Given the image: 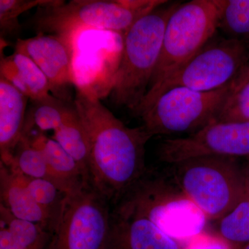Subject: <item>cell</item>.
Returning <instances> with one entry per match:
<instances>
[{
	"instance_id": "484cf974",
	"label": "cell",
	"mask_w": 249,
	"mask_h": 249,
	"mask_svg": "<svg viewBox=\"0 0 249 249\" xmlns=\"http://www.w3.org/2000/svg\"><path fill=\"white\" fill-rule=\"evenodd\" d=\"M232 246L219 234L204 231L184 242L181 249H232Z\"/></svg>"
},
{
	"instance_id": "6da1fadb",
	"label": "cell",
	"mask_w": 249,
	"mask_h": 249,
	"mask_svg": "<svg viewBox=\"0 0 249 249\" xmlns=\"http://www.w3.org/2000/svg\"><path fill=\"white\" fill-rule=\"evenodd\" d=\"M73 106L89 140L91 186L114 206L146 172L152 136L143 126L127 127L89 89L77 87Z\"/></svg>"
},
{
	"instance_id": "4316f807",
	"label": "cell",
	"mask_w": 249,
	"mask_h": 249,
	"mask_svg": "<svg viewBox=\"0 0 249 249\" xmlns=\"http://www.w3.org/2000/svg\"><path fill=\"white\" fill-rule=\"evenodd\" d=\"M249 82V61L242 67L240 71L237 73V76L234 78L231 83V91L234 90L238 89L241 86H242L245 83Z\"/></svg>"
},
{
	"instance_id": "cb8c5ba5",
	"label": "cell",
	"mask_w": 249,
	"mask_h": 249,
	"mask_svg": "<svg viewBox=\"0 0 249 249\" xmlns=\"http://www.w3.org/2000/svg\"><path fill=\"white\" fill-rule=\"evenodd\" d=\"M57 0H0L1 35L15 34L20 30L18 17L34 7L49 6Z\"/></svg>"
},
{
	"instance_id": "277c9868",
	"label": "cell",
	"mask_w": 249,
	"mask_h": 249,
	"mask_svg": "<svg viewBox=\"0 0 249 249\" xmlns=\"http://www.w3.org/2000/svg\"><path fill=\"white\" fill-rule=\"evenodd\" d=\"M164 0H57L37 8L29 25L37 34L75 37L84 29L111 31L124 36L140 18L163 6Z\"/></svg>"
},
{
	"instance_id": "7402d4cb",
	"label": "cell",
	"mask_w": 249,
	"mask_h": 249,
	"mask_svg": "<svg viewBox=\"0 0 249 249\" xmlns=\"http://www.w3.org/2000/svg\"><path fill=\"white\" fill-rule=\"evenodd\" d=\"M218 234L232 245L249 243V199L245 197L219 219Z\"/></svg>"
},
{
	"instance_id": "ac0fdd59",
	"label": "cell",
	"mask_w": 249,
	"mask_h": 249,
	"mask_svg": "<svg viewBox=\"0 0 249 249\" xmlns=\"http://www.w3.org/2000/svg\"><path fill=\"white\" fill-rule=\"evenodd\" d=\"M52 139L79 165L86 182L91 185L89 145L88 135L76 109L58 127L53 131Z\"/></svg>"
},
{
	"instance_id": "9a60e30c",
	"label": "cell",
	"mask_w": 249,
	"mask_h": 249,
	"mask_svg": "<svg viewBox=\"0 0 249 249\" xmlns=\"http://www.w3.org/2000/svg\"><path fill=\"white\" fill-rule=\"evenodd\" d=\"M1 204L18 219L40 224L52 232L50 222L33 197L27 177L16 168H8L0 162Z\"/></svg>"
},
{
	"instance_id": "52a82bcc",
	"label": "cell",
	"mask_w": 249,
	"mask_h": 249,
	"mask_svg": "<svg viewBox=\"0 0 249 249\" xmlns=\"http://www.w3.org/2000/svg\"><path fill=\"white\" fill-rule=\"evenodd\" d=\"M219 16L218 0H192L178 4L167 22L160 59L147 91L157 88L213 38Z\"/></svg>"
},
{
	"instance_id": "9c48e42d",
	"label": "cell",
	"mask_w": 249,
	"mask_h": 249,
	"mask_svg": "<svg viewBox=\"0 0 249 249\" xmlns=\"http://www.w3.org/2000/svg\"><path fill=\"white\" fill-rule=\"evenodd\" d=\"M110 205L92 186L66 196L48 249H109Z\"/></svg>"
},
{
	"instance_id": "5bb4252c",
	"label": "cell",
	"mask_w": 249,
	"mask_h": 249,
	"mask_svg": "<svg viewBox=\"0 0 249 249\" xmlns=\"http://www.w3.org/2000/svg\"><path fill=\"white\" fill-rule=\"evenodd\" d=\"M29 99L0 77V162L9 168L22 137Z\"/></svg>"
},
{
	"instance_id": "ba28073f",
	"label": "cell",
	"mask_w": 249,
	"mask_h": 249,
	"mask_svg": "<svg viewBox=\"0 0 249 249\" xmlns=\"http://www.w3.org/2000/svg\"><path fill=\"white\" fill-rule=\"evenodd\" d=\"M231 93V83L210 91L173 88L141 116L142 126L152 137L195 133L214 122Z\"/></svg>"
},
{
	"instance_id": "d4e9b609",
	"label": "cell",
	"mask_w": 249,
	"mask_h": 249,
	"mask_svg": "<svg viewBox=\"0 0 249 249\" xmlns=\"http://www.w3.org/2000/svg\"><path fill=\"white\" fill-rule=\"evenodd\" d=\"M247 121H249V82L231 91L213 123Z\"/></svg>"
},
{
	"instance_id": "f1b7e54d",
	"label": "cell",
	"mask_w": 249,
	"mask_h": 249,
	"mask_svg": "<svg viewBox=\"0 0 249 249\" xmlns=\"http://www.w3.org/2000/svg\"><path fill=\"white\" fill-rule=\"evenodd\" d=\"M249 249V243L247 245L242 246V249Z\"/></svg>"
},
{
	"instance_id": "603a6c76",
	"label": "cell",
	"mask_w": 249,
	"mask_h": 249,
	"mask_svg": "<svg viewBox=\"0 0 249 249\" xmlns=\"http://www.w3.org/2000/svg\"><path fill=\"white\" fill-rule=\"evenodd\" d=\"M9 168V167H8ZM11 168H16L29 178L50 181L48 164L43 154L31 145L29 139L22 137L14 155Z\"/></svg>"
},
{
	"instance_id": "d6986e66",
	"label": "cell",
	"mask_w": 249,
	"mask_h": 249,
	"mask_svg": "<svg viewBox=\"0 0 249 249\" xmlns=\"http://www.w3.org/2000/svg\"><path fill=\"white\" fill-rule=\"evenodd\" d=\"M0 222L4 223L23 249H48L52 232L40 224L18 219L0 204Z\"/></svg>"
},
{
	"instance_id": "83f0119b",
	"label": "cell",
	"mask_w": 249,
	"mask_h": 249,
	"mask_svg": "<svg viewBox=\"0 0 249 249\" xmlns=\"http://www.w3.org/2000/svg\"><path fill=\"white\" fill-rule=\"evenodd\" d=\"M244 183H245V196L249 199V158L243 165Z\"/></svg>"
},
{
	"instance_id": "44dd1931",
	"label": "cell",
	"mask_w": 249,
	"mask_h": 249,
	"mask_svg": "<svg viewBox=\"0 0 249 249\" xmlns=\"http://www.w3.org/2000/svg\"><path fill=\"white\" fill-rule=\"evenodd\" d=\"M219 28L229 38L241 40L249 35V0H218Z\"/></svg>"
},
{
	"instance_id": "3957f363",
	"label": "cell",
	"mask_w": 249,
	"mask_h": 249,
	"mask_svg": "<svg viewBox=\"0 0 249 249\" xmlns=\"http://www.w3.org/2000/svg\"><path fill=\"white\" fill-rule=\"evenodd\" d=\"M178 4L160 6L140 18L123 36L120 61L111 99L118 106L138 110L160 59L165 27Z\"/></svg>"
},
{
	"instance_id": "8fae6325",
	"label": "cell",
	"mask_w": 249,
	"mask_h": 249,
	"mask_svg": "<svg viewBox=\"0 0 249 249\" xmlns=\"http://www.w3.org/2000/svg\"><path fill=\"white\" fill-rule=\"evenodd\" d=\"M75 37L57 34H37L35 37L18 39L15 52L25 54L43 72L53 96L71 102L74 85L73 60Z\"/></svg>"
},
{
	"instance_id": "7a4b0ae2",
	"label": "cell",
	"mask_w": 249,
	"mask_h": 249,
	"mask_svg": "<svg viewBox=\"0 0 249 249\" xmlns=\"http://www.w3.org/2000/svg\"><path fill=\"white\" fill-rule=\"evenodd\" d=\"M112 211L145 218L179 244L204 232L209 219L185 195L167 168H147Z\"/></svg>"
},
{
	"instance_id": "2e32d148",
	"label": "cell",
	"mask_w": 249,
	"mask_h": 249,
	"mask_svg": "<svg viewBox=\"0 0 249 249\" xmlns=\"http://www.w3.org/2000/svg\"><path fill=\"white\" fill-rule=\"evenodd\" d=\"M0 77L31 101L43 99L51 95L48 80L43 72L29 57L20 52L14 51L9 56L1 58Z\"/></svg>"
},
{
	"instance_id": "8992f818",
	"label": "cell",
	"mask_w": 249,
	"mask_h": 249,
	"mask_svg": "<svg viewBox=\"0 0 249 249\" xmlns=\"http://www.w3.org/2000/svg\"><path fill=\"white\" fill-rule=\"evenodd\" d=\"M249 60L248 50L242 40L212 38L189 61L147 91L136 114L141 117L163 93L173 88L210 91L224 88L231 83Z\"/></svg>"
},
{
	"instance_id": "5b68a950",
	"label": "cell",
	"mask_w": 249,
	"mask_h": 249,
	"mask_svg": "<svg viewBox=\"0 0 249 249\" xmlns=\"http://www.w3.org/2000/svg\"><path fill=\"white\" fill-rule=\"evenodd\" d=\"M167 170L208 219H220L246 197L243 165L237 159L196 157L170 164Z\"/></svg>"
},
{
	"instance_id": "e0dca14e",
	"label": "cell",
	"mask_w": 249,
	"mask_h": 249,
	"mask_svg": "<svg viewBox=\"0 0 249 249\" xmlns=\"http://www.w3.org/2000/svg\"><path fill=\"white\" fill-rule=\"evenodd\" d=\"M74 109L73 103H68L49 95L43 99L31 101L26 114L22 137L33 132L55 130Z\"/></svg>"
},
{
	"instance_id": "4fadbf2b",
	"label": "cell",
	"mask_w": 249,
	"mask_h": 249,
	"mask_svg": "<svg viewBox=\"0 0 249 249\" xmlns=\"http://www.w3.org/2000/svg\"><path fill=\"white\" fill-rule=\"evenodd\" d=\"M23 137L29 139L31 145L43 154L49 166V181L66 196L77 194L91 186L85 181L76 160L53 139L39 132H33Z\"/></svg>"
},
{
	"instance_id": "ffe728a7",
	"label": "cell",
	"mask_w": 249,
	"mask_h": 249,
	"mask_svg": "<svg viewBox=\"0 0 249 249\" xmlns=\"http://www.w3.org/2000/svg\"><path fill=\"white\" fill-rule=\"evenodd\" d=\"M27 183L33 197L48 217L53 233L61 215L66 195L48 180L27 177Z\"/></svg>"
},
{
	"instance_id": "7c38bea8",
	"label": "cell",
	"mask_w": 249,
	"mask_h": 249,
	"mask_svg": "<svg viewBox=\"0 0 249 249\" xmlns=\"http://www.w3.org/2000/svg\"><path fill=\"white\" fill-rule=\"evenodd\" d=\"M109 249H181L180 244L145 218L112 211Z\"/></svg>"
},
{
	"instance_id": "30bf717a",
	"label": "cell",
	"mask_w": 249,
	"mask_h": 249,
	"mask_svg": "<svg viewBox=\"0 0 249 249\" xmlns=\"http://www.w3.org/2000/svg\"><path fill=\"white\" fill-rule=\"evenodd\" d=\"M157 154L168 165L206 156L249 159V121L212 123L187 137L165 139Z\"/></svg>"
}]
</instances>
